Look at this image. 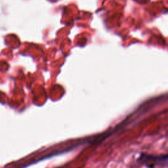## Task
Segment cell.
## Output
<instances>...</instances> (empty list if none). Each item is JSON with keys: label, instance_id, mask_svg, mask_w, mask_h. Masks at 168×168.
<instances>
[{"label": "cell", "instance_id": "cell-1", "mask_svg": "<svg viewBox=\"0 0 168 168\" xmlns=\"http://www.w3.org/2000/svg\"><path fill=\"white\" fill-rule=\"evenodd\" d=\"M138 161L147 167L154 168L158 165H162L164 163H165L167 156H154L141 154V156L139 157Z\"/></svg>", "mask_w": 168, "mask_h": 168}]
</instances>
